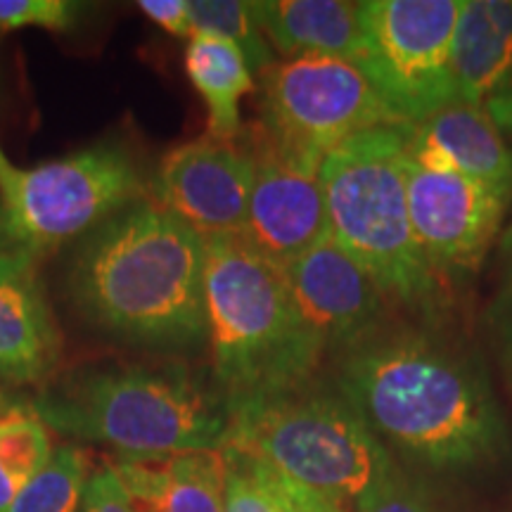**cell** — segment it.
<instances>
[{
  "label": "cell",
  "mask_w": 512,
  "mask_h": 512,
  "mask_svg": "<svg viewBox=\"0 0 512 512\" xmlns=\"http://www.w3.org/2000/svg\"><path fill=\"white\" fill-rule=\"evenodd\" d=\"M337 389L382 444L434 470L482 463L503 441L482 370L418 330L377 328L342 351Z\"/></svg>",
  "instance_id": "cell-1"
},
{
  "label": "cell",
  "mask_w": 512,
  "mask_h": 512,
  "mask_svg": "<svg viewBox=\"0 0 512 512\" xmlns=\"http://www.w3.org/2000/svg\"><path fill=\"white\" fill-rule=\"evenodd\" d=\"M204 266V238L157 202H140L81 249L72 297L114 335L185 347L207 337Z\"/></svg>",
  "instance_id": "cell-2"
},
{
  "label": "cell",
  "mask_w": 512,
  "mask_h": 512,
  "mask_svg": "<svg viewBox=\"0 0 512 512\" xmlns=\"http://www.w3.org/2000/svg\"><path fill=\"white\" fill-rule=\"evenodd\" d=\"M204 245L207 339L226 406L311 382L325 351L306 330L283 268L242 235Z\"/></svg>",
  "instance_id": "cell-3"
},
{
  "label": "cell",
  "mask_w": 512,
  "mask_h": 512,
  "mask_svg": "<svg viewBox=\"0 0 512 512\" xmlns=\"http://www.w3.org/2000/svg\"><path fill=\"white\" fill-rule=\"evenodd\" d=\"M228 415L223 448L256 460L344 512L349 505L358 510L399 470L344 394L313 380L230 403Z\"/></svg>",
  "instance_id": "cell-4"
},
{
  "label": "cell",
  "mask_w": 512,
  "mask_h": 512,
  "mask_svg": "<svg viewBox=\"0 0 512 512\" xmlns=\"http://www.w3.org/2000/svg\"><path fill=\"white\" fill-rule=\"evenodd\" d=\"M48 430L100 441L128 458L223 448L230 415L178 368H107L72 377L31 401Z\"/></svg>",
  "instance_id": "cell-5"
},
{
  "label": "cell",
  "mask_w": 512,
  "mask_h": 512,
  "mask_svg": "<svg viewBox=\"0 0 512 512\" xmlns=\"http://www.w3.org/2000/svg\"><path fill=\"white\" fill-rule=\"evenodd\" d=\"M406 126H375L330 150L320 166L330 238L408 306L430 304L437 273L413 233L406 190Z\"/></svg>",
  "instance_id": "cell-6"
},
{
  "label": "cell",
  "mask_w": 512,
  "mask_h": 512,
  "mask_svg": "<svg viewBox=\"0 0 512 512\" xmlns=\"http://www.w3.org/2000/svg\"><path fill=\"white\" fill-rule=\"evenodd\" d=\"M136 162L119 145L15 169L0 188V256L36 261L143 195Z\"/></svg>",
  "instance_id": "cell-7"
},
{
  "label": "cell",
  "mask_w": 512,
  "mask_h": 512,
  "mask_svg": "<svg viewBox=\"0 0 512 512\" xmlns=\"http://www.w3.org/2000/svg\"><path fill=\"white\" fill-rule=\"evenodd\" d=\"M465 0H366L358 67L396 126H415L458 100L451 43Z\"/></svg>",
  "instance_id": "cell-8"
},
{
  "label": "cell",
  "mask_w": 512,
  "mask_h": 512,
  "mask_svg": "<svg viewBox=\"0 0 512 512\" xmlns=\"http://www.w3.org/2000/svg\"><path fill=\"white\" fill-rule=\"evenodd\" d=\"M375 126L396 124L356 62L299 57L266 72L259 128L275 143L325 159L344 140Z\"/></svg>",
  "instance_id": "cell-9"
},
{
  "label": "cell",
  "mask_w": 512,
  "mask_h": 512,
  "mask_svg": "<svg viewBox=\"0 0 512 512\" xmlns=\"http://www.w3.org/2000/svg\"><path fill=\"white\" fill-rule=\"evenodd\" d=\"M406 190L413 233L434 273L475 271L508 202L451 166L406 126Z\"/></svg>",
  "instance_id": "cell-10"
},
{
  "label": "cell",
  "mask_w": 512,
  "mask_h": 512,
  "mask_svg": "<svg viewBox=\"0 0 512 512\" xmlns=\"http://www.w3.org/2000/svg\"><path fill=\"white\" fill-rule=\"evenodd\" d=\"M249 147L256 171L242 238L285 271L330 238L328 202L320 178L323 159L275 143L261 128Z\"/></svg>",
  "instance_id": "cell-11"
},
{
  "label": "cell",
  "mask_w": 512,
  "mask_h": 512,
  "mask_svg": "<svg viewBox=\"0 0 512 512\" xmlns=\"http://www.w3.org/2000/svg\"><path fill=\"white\" fill-rule=\"evenodd\" d=\"M252 147L235 140L200 138L164 157L155 202L204 240L242 235L254 188Z\"/></svg>",
  "instance_id": "cell-12"
},
{
  "label": "cell",
  "mask_w": 512,
  "mask_h": 512,
  "mask_svg": "<svg viewBox=\"0 0 512 512\" xmlns=\"http://www.w3.org/2000/svg\"><path fill=\"white\" fill-rule=\"evenodd\" d=\"M306 330L323 351H347L380 328L387 294L342 245L328 238L285 268Z\"/></svg>",
  "instance_id": "cell-13"
},
{
  "label": "cell",
  "mask_w": 512,
  "mask_h": 512,
  "mask_svg": "<svg viewBox=\"0 0 512 512\" xmlns=\"http://www.w3.org/2000/svg\"><path fill=\"white\" fill-rule=\"evenodd\" d=\"M60 358L62 335L36 261L0 256V387L46 382Z\"/></svg>",
  "instance_id": "cell-14"
},
{
  "label": "cell",
  "mask_w": 512,
  "mask_h": 512,
  "mask_svg": "<svg viewBox=\"0 0 512 512\" xmlns=\"http://www.w3.org/2000/svg\"><path fill=\"white\" fill-rule=\"evenodd\" d=\"M458 100L512 131V0H465L451 43Z\"/></svg>",
  "instance_id": "cell-15"
},
{
  "label": "cell",
  "mask_w": 512,
  "mask_h": 512,
  "mask_svg": "<svg viewBox=\"0 0 512 512\" xmlns=\"http://www.w3.org/2000/svg\"><path fill=\"white\" fill-rule=\"evenodd\" d=\"M143 512H226L221 448L159 458H119L114 465Z\"/></svg>",
  "instance_id": "cell-16"
},
{
  "label": "cell",
  "mask_w": 512,
  "mask_h": 512,
  "mask_svg": "<svg viewBox=\"0 0 512 512\" xmlns=\"http://www.w3.org/2000/svg\"><path fill=\"white\" fill-rule=\"evenodd\" d=\"M256 24L271 48L290 60L337 57L358 64L363 50L361 3L351 0H256Z\"/></svg>",
  "instance_id": "cell-17"
},
{
  "label": "cell",
  "mask_w": 512,
  "mask_h": 512,
  "mask_svg": "<svg viewBox=\"0 0 512 512\" xmlns=\"http://www.w3.org/2000/svg\"><path fill=\"white\" fill-rule=\"evenodd\" d=\"M460 174L486 185L505 202L512 197V150L503 131L484 110L456 100L430 119L411 126Z\"/></svg>",
  "instance_id": "cell-18"
},
{
  "label": "cell",
  "mask_w": 512,
  "mask_h": 512,
  "mask_svg": "<svg viewBox=\"0 0 512 512\" xmlns=\"http://www.w3.org/2000/svg\"><path fill=\"white\" fill-rule=\"evenodd\" d=\"M185 69L209 112V136L235 140L240 136V102L252 91L254 74L233 43L214 36H192L185 50Z\"/></svg>",
  "instance_id": "cell-19"
},
{
  "label": "cell",
  "mask_w": 512,
  "mask_h": 512,
  "mask_svg": "<svg viewBox=\"0 0 512 512\" xmlns=\"http://www.w3.org/2000/svg\"><path fill=\"white\" fill-rule=\"evenodd\" d=\"M53 451L48 425L31 403H8L0 411V512L48 465Z\"/></svg>",
  "instance_id": "cell-20"
},
{
  "label": "cell",
  "mask_w": 512,
  "mask_h": 512,
  "mask_svg": "<svg viewBox=\"0 0 512 512\" xmlns=\"http://www.w3.org/2000/svg\"><path fill=\"white\" fill-rule=\"evenodd\" d=\"M192 36H214L233 43L256 72L273 67V50L256 24L252 3L245 0H190Z\"/></svg>",
  "instance_id": "cell-21"
},
{
  "label": "cell",
  "mask_w": 512,
  "mask_h": 512,
  "mask_svg": "<svg viewBox=\"0 0 512 512\" xmlns=\"http://www.w3.org/2000/svg\"><path fill=\"white\" fill-rule=\"evenodd\" d=\"M88 477L86 451L79 446L55 448L48 465L19 491L5 512H79Z\"/></svg>",
  "instance_id": "cell-22"
},
{
  "label": "cell",
  "mask_w": 512,
  "mask_h": 512,
  "mask_svg": "<svg viewBox=\"0 0 512 512\" xmlns=\"http://www.w3.org/2000/svg\"><path fill=\"white\" fill-rule=\"evenodd\" d=\"M81 15V5L72 0H0V31L41 27L67 31Z\"/></svg>",
  "instance_id": "cell-23"
},
{
  "label": "cell",
  "mask_w": 512,
  "mask_h": 512,
  "mask_svg": "<svg viewBox=\"0 0 512 512\" xmlns=\"http://www.w3.org/2000/svg\"><path fill=\"white\" fill-rule=\"evenodd\" d=\"M356 512H437L430 496L411 482L403 472L396 470L373 496L358 505Z\"/></svg>",
  "instance_id": "cell-24"
},
{
  "label": "cell",
  "mask_w": 512,
  "mask_h": 512,
  "mask_svg": "<svg viewBox=\"0 0 512 512\" xmlns=\"http://www.w3.org/2000/svg\"><path fill=\"white\" fill-rule=\"evenodd\" d=\"M79 512H143L128 494L114 465L100 467L83 486Z\"/></svg>",
  "instance_id": "cell-25"
},
{
  "label": "cell",
  "mask_w": 512,
  "mask_h": 512,
  "mask_svg": "<svg viewBox=\"0 0 512 512\" xmlns=\"http://www.w3.org/2000/svg\"><path fill=\"white\" fill-rule=\"evenodd\" d=\"M491 320L498 342L512 363V226L505 230L501 240V287L491 309Z\"/></svg>",
  "instance_id": "cell-26"
},
{
  "label": "cell",
  "mask_w": 512,
  "mask_h": 512,
  "mask_svg": "<svg viewBox=\"0 0 512 512\" xmlns=\"http://www.w3.org/2000/svg\"><path fill=\"white\" fill-rule=\"evenodd\" d=\"M138 8L169 34L192 38L190 0H140Z\"/></svg>",
  "instance_id": "cell-27"
},
{
  "label": "cell",
  "mask_w": 512,
  "mask_h": 512,
  "mask_svg": "<svg viewBox=\"0 0 512 512\" xmlns=\"http://www.w3.org/2000/svg\"><path fill=\"white\" fill-rule=\"evenodd\" d=\"M290 486H292V512H344L342 508H337V505L325 501V498L311 494V491L299 489V486L294 484Z\"/></svg>",
  "instance_id": "cell-28"
},
{
  "label": "cell",
  "mask_w": 512,
  "mask_h": 512,
  "mask_svg": "<svg viewBox=\"0 0 512 512\" xmlns=\"http://www.w3.org/2000/svg\"><path fill=\"white\" fill-rule=\"evenodd\" d=\"M12 174H15V166L10 164V159L5 157L3 147H0V188H3V185L10 181Z\"/></svg>",
  "instance_id": "cell-29"
},
{
  "label": "cell",
  "mask_w": 512,
  "mask_h": 512,
  "mask_svg": "<svg viewBox=\"0 0 512 512\" xmlns=\"http://www.w3.org/2000/svg\"><path fill=\"white\" fill-rule=\"evenodd\" d=\"M5 406H8V401H5V396L3 394H0V411H3V408Z\"/></svg>",
  "instance_id": "cell-30"
}]
</instances>
